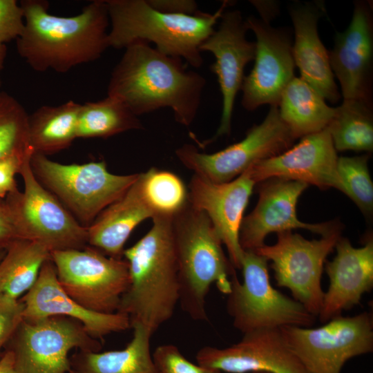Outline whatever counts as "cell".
<instances>
[{"label":"cell","instance_id":"42","mask_svg":"<svg viewBox=\"0 0 373 373\" xmlns=\"http://www.w3.org/2000/svg\"><path fill=\"white\" fill-rule=\"evenodd\" d=\"M254 373H266V372H254Z\"/></svg>","mask_w":373,"mask_h":373},{"label":"cell","instance_id":"38","mask_svg":"<svg viewBox=\"0 0 373 373\" xmlns=\"http://www.w3.org/2000/svg\"><path fill=\"white\" fill-rule=\"evenodd\" d=\"M155 9L165 13L193 15L199 12L198 4L191 0H147Z\"/></svg>","mask_w":373,"mask_h":373},{"label":"cell","instance_id":"8","mask_svg":"<svg viewBox=\"0 0 373 373\" xmlns=\"http://www.w3.org/2000/svg\"><path fill=\"white\" fill-rule=\"evenodd\" d=\"M25 157L19 173L23 191L10 193L6 205L19 239L40 244L53 251L81 249L87 247V227L81 224L62 203L35 175L30 160Z\"/></svg>","mask_w":373,"mask_h":373},{"label":"cell","instance_id":"33","mask_svg":"<svg viewBox=\"0 0 373 373\" xmlns=\"http://www.w3.org/2000/svg\"><path fill=\"white\" fill-rule=\"evenodd\" d=\"M369 154L341 157L337 169L343 183V193L347 195L366 216L373 210V183L367 162Z\"/></svg>","mask_w":373,"mask_h":373},{"label":"cell","instance_id":"15","mask_svg":"<svg viewBox=\"0 0 373 373\" xmlns=\"http://www.w3.org/2000/svg\"><path fill=\"white\" fill-rule=\"evenodd\" d=\"M259 183L257 204L243 218L240 228L239 241L244 251H255L262 247L265 238L273 232L301 228L325 236L341 229L337 221L310 224L298 218L296 204L307 184L276 178Z\"/></svg>","mask_w":373,"mask_h":373},{"label":"cell","instance_id":"16","mask_svg":"<svg viewBox=\"0 0 373 373\" xmlns=\"http://www.w3.org/2000/svg\"><path fill=\"white\" fill-rule=\"evenodd\" d=\"M216 30L201 44L200 50L211 52L216 61L211 70L218 78L222 97L219 127L214 136L204 142V146L231 132L235 99L245 77V68L254 60L256 44L248 41L246 19L238 10L222 13Z\"/></svg>","mask_w":373,"mask_h":373},{"label":"cell","instance_id":"29","mask_svg":"<svg viewBox=\"0 0 373 373\" xmlns=\"http://www.w3.org/2000/svg\"><path fill=\"white\" fill-rule=\"evenodd\" d=\"M138 117L119 99L105 98L81 104L77 138L109 137L131 130L142 129Z\"/></svg>","mask_w":373,"mask_h":373},{"label":"cell","instance_id":"7","mask_svg":"<svg viewBox=\"0 0 373 373\" xmlns=\"http://www.w3.org/2000/svg\"><path fill=\"white\" fill-rule=\"evenodd\" d=\"M30 164L41 184L86 227L122 197L139 175L111 173L104 161L64 164L34 153Z\"/></svg>","mask_w":373,"mask_h":373},{"label":"cell","instance_id":"18","mask_svg":"<svg viewBox=\"0 0 373 373\" xmlns=\"http://www.w3.org/2000/svg\"><path fill=\"white\" fill-rule=\"evenodd\" d=\"M338 156L328 128L301 137L283 153L262 160L249 168L256 184L269 178H283L335 188L343 192L338 173Z\"/></svg>","mask_w":373,"mask_h":373},{"label":"cell","instance_id":"30","mask_svg":"<svg viewBox=\"0 0 373 373\" xmlns=\"http://www.w3.org/2000/svg\"><path fill=\"white\" fill-rule=\"evenodd\" d=\"M336 151L372 152V104L361 100H343L335 108L327 126Z\"/></svg>","mask_w":373,"mask_h":373},{"label":"cell","instance_id":"21","mask_svg":"<svg viewBox=\"0 0 373 373\" xmlns=\"http://www.w3.org/2000/svg\"><path fill=\"white\" fill-rule=\"evenodd\" d=\"M20 300L23 305V319L68 317L79 321L88 334L98 341L131 328L130 319L126 314L90 311L69 296L59 283L50 258L43 264L35 283Z\"/></svg>","mask_w":373,"mask_h":373},{"label":"cell","instance_id":"19","mask_svg":"<svg viewBox=\"0 0 373 373\" xmlns=\"http://www.w3.org/2000/svg\"><path fill=\"white\" fill-rule=\"evenodd\" d=\"M373 21L372 3L357 1L351 21L337 32L329 52L330 66L340 84L343 100H361L372 104Z\"/></svg>","mask_w":373,"mask_h":373},{"label":"cell","instance_id":"35","mask_svg":"<svg viewBox=\"0 0 373 373\" xmlns=\"http://www.w3.org/2000/svg\"><path fill=\"white\" fill-rule=\"evenodd\" d=\"M23 305L20 299L0 294V357L23 319Z\"/></svg>","mask_w":373,"mask_h":373},{"label":"cell","instance_id":"22","mask_svg":"<svg viewBox=\"0 0 373 373\" xmlns=\"http://www.w3.org/2000/svg\"><path fill=\"white\" fill-rule=\"evenodd\" d=\"M336 254L325 262L329 279L318 318L323 323L359 305L363 295L373 287V240L354 247L341 236L335 245Z\"/></svg>","mask_w":373,"mask_h":373},{"label":"cell","instance_id":"26","mask_svg":"<svg viewBox=\"0 0 373 373\" xmlns=\"http://www.w3.org/2000/svg\"><path fill=\"white\" fill-rule=\"evenodd\" d=\"M278 108L281 120L295 139L326 128L335 113V108L300 77H294L287 85Z\"/></svg>","mask_w":373,"mask_h":373},{"label":"cell","instance_id":"31","mask_svg":"<svg viewBox=\"0 0 373 373\" xmlns=\"http://www.w3.org/2000/svg\"><path fill=\"white\" fill-rule=\"evenodd\" d=\"M137 182L153 218H173L189 202V191L175 173L155 167L139 173Z\"/></svg>","mask_w":373,"mask_h":373},{"label":"cell","instance_id":"25","mask_svg":"<svg viewBox=\"0 0 373 373\" xmlns=\"http://www.w3.org/2000/svg\"><path fill=\"white\" fill-rule=\"evenodd\" d=\"M133 338L122 350H79L70 357L69 373H160L151 352V336L139 325L131 327Z\"/></svg>","mask_w":373,"mask_h":373},{"label":"cell","instance_id":"1","mask_svg":"<svg viewBox=\"0 0 373 373\" xmlns=\"http://www.w3.org/2000/svg\"><path fill=\"white\" fill-rule=\"evenodd\" d=\"M108 84L107 95L121 100L136 116L171 108L179 124L189 126L195 118L205 78L186 70L182 59L166 55L144 41L125 48Z\"/></svg>","mask_w":373,"mask_h":373},{"label":"cell","instance_id":"32","mask_svg":"<svg viewBox=\"0 0 373 373\" xmlns=\"http://www.w3.org/2000/svg\"><path fill=\"white\" fill-rule=\"evenodd\" d=\"M28 115L14 97L0 92V160L32 149L29 142Z\"/></svg>","mask_w":373,"mask_h":373},{"label":"cell","instance_id":"41","mask_svg":"<svg viewBox=\"0 0 373 373\" xmlns=\"http://www.w3.org/2000/svg\"><path fill=\"white\" fill-rule=\"evenodd\" d=\"M7 55L6 45L0 43V85H1V73L3 68L5 59Z\"/></svg>","mask_w":373,"mask_h":373},{"label":"cell","instance_id":"4","mask_svg":"<svg viewBox=\"0 0 373 373\" xmlns=\"http://www.w3.org/2000/svg\"><path fill=\"white\" fill-rule=\"evenodd\" d=\"M110 21L109 47L125 48L136 41L153 42L160 52L185 60L193 68L203 64L201 44L213 32L229 1L214 13L169 14L147 0H106Z\"/></svg>","mask_w":373,"mask_h":373},{"label":"cell","instance_id":"20","mask_svg":"<svg viewBox=\"0 0 373 373\" xmlns=\"http://www.w3.org/2000/svg\"><path fill=\"white\" fill-rule=\"evenodd\" d=\"M255 184L249 168L224 183H214L193 174L188 189L189 203L207 215L227 248L231 265L238 269L244 253L239 241L240 228Z\"/></svg>","mask_w":373,"mask_h":373},{"label":"cell","instance_id":"37","mask_svg":"<svg viewBox=\"0 0 373 373\" xmlns=\"http://www.w3.org/2000/svg\"><path fill=\"white\" fill-rule=\"evenodd\" d=\"M32 151V149H30L23 153L0 160V195L10 193L17 189L15 175L19 173L26 155Z\"/></svg>","mask_w":373,"mask_h":373},{"label":"cell","instance_id":"39","mask_svg":"<svg viewBox=\"0 0 373 373\" xmlns=\"http://www.w3.org/2000/svg\"><path fill=\"white\" fill-rule=\"evenodd\" d=\"M17 239L19 238L7 208L0 207V248H6Z\"/></svg>","mask_w":373,"mask_h":373},{"label":"cell","instance_id":"23","mask_svg":"<svg viewBox=\"0 0 373 373\" xmlns=\"http://www.w3.org/2000/svg\"><path fill=\"white\" fill-rule=\"evenodd\" d=\"M321 3H298L291 6L289 15L294 26L292 54L300 77L325 100L336 103L341 93L334 80L329 52L318 33V22L325 13Z\"/></svg>","mask_w":373,"mask_h":373},{"label":"cell","instance_id":"28","mask_svg":"<svg viewBox=\"0 0 373 373\" xmlns=\"http://www.w3.org/2000/svg\"><path fill=\"white\" fill-rule=\"evenodd\" d=\"M0 261V294L15 299L35 283L50 251L39 243L23 239L12 242Z\"/></svg>","mask_w":373,"mask_h":373},{"label":"cell","instance_id":"3","mask_svg":"<svg viewBox=\"0 0 373 373\" xmlns=\"http://www.w3.org/2000/svg\"><path fill=\"white\" fill-rule=\"evenodd\" d=\"M173 218H153L150 230L123 254L130 283L117 312L128 316L131 328L139 325L152 334L171 319L179 303Z\"/></svg>","mask_w":373,"mask_h":373},{"label":"cell","instance_id":"12","mask_svg":"<svg viewBox=\"0 0 373 373\" xmlns=\"http://www.w3.org/2000/svg\"><path fill=\"white\" fill-rule=\"evenodd\" d=\"M76 348L99 352L102 345L79 321L62 316L23 319L5 347L17 373H69V354Z\"/></svg>","mask_w":373,"mask_h":373},{"label":"cell","instance_id":"27","mask_svg":"<svg viewBox=\"0 0 373 373\" xmlns=\"http://www.w3.org/2000/svg\"><path fill=\"white\" fill-rule=\"evenodd\" d=\"M81 104L68 100L58 106H42L28 115L29 142L34 153L44 155L69 147L77 138Z\"/></svg>","mask_w":373,"mask_h":373},{"label":"cell","instance_id":"24","mask_svg":"<svg viewBox=\"0 0 373 373\" xmlns=\"http://www.w3.org/2000/svg\"><path fill=\"white\" fill-rule=\"evenodd\" d=\"M137 180L87 227L88 245L109 257L122 258L124 245L132 231L140 223L153 218Z\"/></svg>","mask_w":373,"mask_h":373},{"label":"cell","instance_id":"10","mask_svg":"<svg viewBox=\"0 0 373 373\" xmlns=\"http://www.w3.org/2000/svg\"><path fill=\"white\" fill-rule=\"evenodd\" d=\"M59 283L84 307L106 314L117 312L129 283L125 259L109 257L93 247L50 253Z\"/></svg>","mask_w":373,"mask_h":373},{"label":"cell","instance_id":"2","mask_svg":"<svg viewBox=\"0 0 373 373\" xmlns=\"http://www.w3.org/2000/svg\"><path fill=\"white\" fill-rule=\"evenodd\" d=\"M25 27L16 40L20 57L37 72L66 73L98 59L107 48L110 21L106 0H95L71 17L48 12L43 0H22Z\"/></svg>","mask_w":373,"mask_h":373},{"label":"cell","instance_id":"17","mask_svg":"<svg viewBox=\"0 0 373 373\" xmlns=\"http://www.w3.org/2000/svg\"><path fill=\"white\" fill-rule=\"evenodd\" d=\"M197 363L227 373H307L288 347L280 328L243 334L231 346H204L195 355Z\"/></svg>","mask_w":373,"mask_h":373},{"label":"cell","instance_id":"34","mask_svg":"<svg viewBox=\"0 0 373 373\" xmlns=\"http://www.w3.org/2000/svg\"><path fill=\"white\" fill-rule=\"evenodd\" d=\"M152 356L160 373H222L218 370L191 363L184 356L178 347L173 344L157 346Z\"/></svg>","mask_w":373,"mask_h":373},{"label":"cell","instance_id":"11","mask_svg":"<svg viewBox=\"0 0 373 373\" xmlns=\"http://www.w3.org/2000/svg\"><path fill=\"white\" fill-rule=\"evenodd\" d=\"M295 140L281 120L278 106H273L264 120L252 126L240 142L213 153L200 152L194 145L185 144L176 149L175 155L194 175L224 183L256 163L283 153Z\"/></svg>","mask_w":373,"mask_h":373},{"label":"cell","instance_id":"5","mask_svg":"<svg viewBox=\"0 0 373 373\" xmlns=\"http://www.w3.org/2000/svg\"><path fill=\"white\" fill-rule=\"evenodd\" d=\"M179 280V304L193 320L208 321L206 298L213 284L231 290L235 268L207 215L189 201L172 220Z\"/></svg>","mask_w":373,"mask_h":373},{"label":"cell","instance_id":"14","mask_svg":"<svg viewBox=\"0 0 373 373\" xmlns=\"http://www.w3.org/2000/svg\"><path fill=\"white\" fill-rule=\"evenodd\" d=\"M271 19L265 16L246 19L256 38L254 66L240 89L241 104L250 111L264 104L278 106L284 89L295 77L291 37L287 30L270 25Z\"/></svg>","mask_w":373,"mask_h":373},{"label":"cell","instance_id":"36","mask_svg":"<svg viewBox=\"0 0 373 373\" xmlns=\"http://www.w3.org/2000/svg\"><path fill=\"white\" fill-rule=\"evenodd\" d=\"M23 10L16 0H0V43L17 39L24 30Z\"/></svg>","mask_w":373,"mask_h":373},{"label":"cell","instance_id":"40","mask_svg":"<svg viewBox=\"0 0 373 373\" xmlns=\"http://www.w3.org/2000/svg\"><path fill=\"white\" fill-rule=\"evenodd\" d=\"M0 373H17L14 355L10 350L5 349L0 357Z\"/></svg>","mask_w":373,"mask_h":373},{"label":"cell","instance_id":"13","mask_svg":"<svg viewBox=\"0 0 373 373\" xmlns=\"http://www.w3.org/2000/svg\"><path fill=\"white\" fill-rule=\"evenodd\" d=\"M341 229L320 239L307 240L291 231L278 233L276 242L254 251L271 261L277 286L289 289L293 298L318 316L325 291L321 277L327 256L333 251Z\"/></svg>","mask_w":373,"mask_h":373},{"label":"cell","instance_id":"9","mask_svg":"<svg viewBox=\"0 0 373 373\" xmlns=\"http://www.w3.org/2000/svg\"><path fill=\"white\" fill-rule=\"evenodd\" d=\"M280 330L307 373H341L347 361L373 351V316L368 312L341 315L316 328Z\"/></svg>","mask_w":373,"mask_h":373},{"label":"cell","instance_id":"6","mask_svg":"<svg viewBox=\"0 0 373 373\" xmlns=\"http://www.w3.org/2000/svg\"><path fill=\"white\" fill-rule=\"evenodd\" d=\"M240 270L243 280L234 274L226 308L233 326L242 334L284 326L309 327L316 316L294 298L271 285L268 260L254 251H244Z\"/></svg>","mask_w":373,"mask_h":373}]
</instances>
